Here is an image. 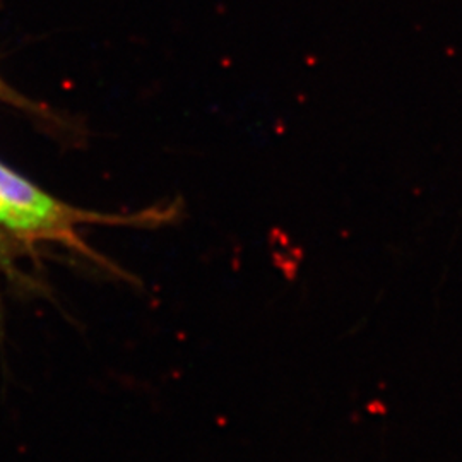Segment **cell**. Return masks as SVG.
Instances as JSON below:
<instances>
[{
	"label": "cell",
	"instance_id": "1",
	"mask_svg": "<svg viewBox=\"0 0 462 462\" xmlns=\"http://www.w3.org/2000/svg\"><path fill=\"white\" fill-rule=\"evenodd\" d=\"M175 215V208H151L127 215L78 208L0 163V228L13 235L32 254L38 245H57L74 250L99 267L122 274L108 259L86 244L81 228L98 225L156 226Z\"/></svg>",
	"mask_w": 462,
	"mask_h": 462
},
{
	"label": "cell",
	"instance_id": "2",
	"mask_svg": "<svg viewBox=\"0 0 462 462\" xmlns=\"http://www.w3.org/2000/svg\"><path fill=\"white\" fill-rule=\"evenodd\" d=\"M30 254L32 252L19 244L13 235L0 228V278H5L11 282H23V271L19 263Z\"/></svg>",
	"mask_w": 462,
	"mask_h": 462
},
{
	"label": "cell",
	"instance_id": "3",
	"mask_svg": "<svg viewBox=\"0 0 462 462\" xmlns=\"http://www.w3.org/2000/svg\"><path fill=\"white\" fill-rule=\"evenodd\" d=\"M0 101L7 103V105H13L16 108L21 110H28V112H38V114H45V108L36 105L33 101H30L28 98H24L21 93H17L14 88H11L9 84L5 83L2 78H0Z\"/></svg>",
	"mask_w": 462,
	"mask_h": 462
}]
</instances>
